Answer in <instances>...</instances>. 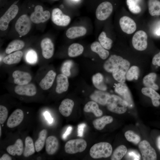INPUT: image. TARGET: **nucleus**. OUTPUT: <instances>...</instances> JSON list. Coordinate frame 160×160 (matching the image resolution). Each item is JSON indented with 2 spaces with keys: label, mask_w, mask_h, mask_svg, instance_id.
Here are the masks:
<instances>
[{
  "label": "nucleus",
  "mask_w": 160,
  "mask_h": 160,
  "mask_svg": "<svg viewBox=\"0 0 160 160\" xmlns=\"http://www.w3.org/2000/svg\"><path fill=\"white\" fill-rule=\"evenodd\" d=\"M14 91L18 95L29 96H34L37 92L35 86L32 83L22 85H17L15 86Z\"/></svg>",
  "instance_id": "nucleus-14"
},
{
  "label": "nucleus",
  "mask_w": 160,
  "mask_h": 160,
  "mask_svg": "<svg viewBox=\"0 0 160 160\" xmlns=\"http://www.w3.org/2000/svg\"><path fill=\"white\" fill-rule=\"evenodd\" d=\"M52 20L58 26H65L70 23L71 18L68 15L64 14L60 9L55 8L52 12Z\"/></svg>",
  "instance_id": "nucleus-11"
},
{
  "label": "nucleus",
  "mask_w": 160,
  "mask_h": 160,
  "mask_svg": "<svg viewBox=\"0 0 160 160\" xmlns=\"http://www.w3.org/2000/svg\"><path fill=\"white\" fill-rule=\"evenodd\" d=\"M1 125H0V136L1 137Z\"/></svg>",
  "instance_id": "nucleus-53"
},
{
  "label": "nucleus",
  "mask_w": 160,
  "mask_h": 160,
  "mask_svg": "<svg viewBox=\"0 0 160 160\" xmlns=\"http://www.w3.org/2000/svg\"><path fill=\"white\" fill-rule=\"evenodd\" d=\"M157 75L155 73H151L145 76L143 79V83L146 87L151 88L155 90L159 88V86L155 83Z\"/></svg>",
  "instance_id": "nucleus-30"
},
{
  "label": "nucleus",
  "mask_w": 160,
  "mask_h": 160,
  "mask_svg": "<svg viewBox=\"0 0 160 160\" xmlns=\"http://www.w3.org/2000/svg\"><path fill=\"white\" fill-rule=\"evenodd\" d=\"M152 63L154 65L160 66V51L154 56L152 59Z\"/></svg>",
  "instance_id": "nucleus-45"
},
{
  "label": "nucleus",
  "mask_w": 160,
  "mask_h": 160,
  "mask_svg": "<svg viewBox=\"0 0 160 160\" xmlns=\"http://www.w3.org/2000/svg\"><path fill=\"white\" fill-rule=\"evenodd\" d=\"M98 40L101 45L105 49H110L111 47L113 41L106 36L104 31H102L98 37Z\"/></svg>",
  "instance_id": "nucleus-38"
},
{
  "label": "nucleus",
  "mask_w": 160,
  "mask_h": 160,
  "mask_svg": "<svg viewBox=\"0 0 160 160\" xmlns=\"http://www.w3.org/2000/svg\"><path fill=\"white\" fill-rule=\"evenodd\" d=\"M92 80L94 85L96 88L102 91L106 90L107 87L104 83L103 76L101 73H98L93 75Z\"/></svg>",
  "instance_id": "nucleus-31"
},
{
  "label": "nucleus",
  "mask_w": 160,
  "mask_h": 160,
  "mask_svg": "<svg viewBox=\"0 0 160 160\" xmlns=\"http://www.w3.org/2000/svg\"><path fill=\"white\" fill-rule=\"evenodd\" d=\"M86 125L85 124H80L78 125L77 128L78 136L82 137L83 135L84 129Z\"/></svg>",
  "instance_id": "nucleus-47"
},
{
  "label": "nucleus",
  "mask_w": 160,
  "mask_h": 160,
  "mask_svg": "<svg viewBox=\"0 0 160 160\" xmlns=\"http://www.w3.org/2000/svg\"><path fill=\"white\" fill-rule=\"evenodd\" d=\"M148 36L146 33L142 30L136 32L133 35L132 43L133 47L137 50L143 51L147 47Z\"/></svg>",
  "instance_id": "nucleus-7"
},
{
  "label": "nucleus",
  "mask_w": 160,
  "mask_h": 160,
  "mask_svg": "<svg viewBox=\"0 0 160 160\" xmlns=\"http://www.w3.org/2000/svg\"><path fill=\"white\" fill-rule=\"evenodd\" d=\"M72 129V127L71 126L68 127L65 133L63 135V138L65 140L71 133Z\"/></svg>",
  "instance_id": "nucleus-49"
},
{
  "label": "nucleus",
  "mask_w": 160,
  "mask_h": 160,
  "mask_svg": "<svg viewBox=\"0 0 160 160\" xmlns=\"http://www.w3.org/2000/svg\"><path fill=\"white\" fill-rule=\"evenodd\" d=\"M74 102L71 99L67 98L63 100L59 107V111L63 116L68 117L71 114L73 107Z\"/></svg>",
  "instance_id": "nucleus-20"
},
{
  "label": "nucleus",
  "mask_w": 160,
  "mask_h": 160,
  "mask_svg": "<svg viewBox=\"0 0 160 160\" xmlns=\"http://www.w3.org/2000/svg\"><path fill=\"white\" fill-rule=\"evenodd\" d=\"M8 115L7 108L2 105H0V123L3 124L6 121Z\"/></svg>",
  "instance_id": "nucleus-44"
},
{
  "label": "nucleus",
  "mask_w": 160,
  "mask_h": 160,
  "mask_svg": "<svg viewBox=\"0 0 160 160\" xmlns=\"http://www.w3.org/2000/svg\"><path fill=\"white\" fill-rule=\"evenodd\" d=\"M56 75V73L53 71H49L40 81L39 85L44 90L49 89L52 86Z\"/></svg>",
  "instance_id": "nucleus-22"
},
{
  "label": "nucleus",
  "mask_w": 160,
  "mask_h": 160,
  "mask_svg": "<svg viewBox=\"0 0 160 160\" xmlns=\"http://www.w3.org/2000/svg\"><path fill=\"white\" fill-rule=\"evenodd\" d=\"M112 152L111 145L106 142H101L94 145L89 151L90 156L95 159L109 157Z\"/></svg>",
  "instance_id": "nucleus-2"
},
{
  "label": "nucleus",
  "mask_w": 160,
  "mask_h": 160,
  "mask_svg": "<svg viewBox=\"0 0 160 160\" xmlns=\"http://www.w3.org/2000/svg\"><path fill=\"white\" fill-rule=\"evenodd\" d=\"M6 150L8 153L12 156H20L24 150L22 140L20 139H17L14 145L8 146Z\"/></svg>",
  "instance_id": "nucleus-25"
},
{
  "label": "nucleus",
  "mask_w": 160,
  "mask_h": 160,
  "mask_svg": "<svg viewBox=\"0 0 160 160\" xmlns=\"http://www.w3.org/2000/svg\"><path fill=\"white\" fill-rule=\"evenodd\" d=\"M84 48L81 44L74 43L71 45L68 49V55L71 57H74L81 55L83 52Z\"/></svg>",
  "instance_id": "nucleus-36"
},
{
  "label": "nucleus",
  "mask_w": 160,
  "mask_h": 160,
  "mask_svg": "<svg viewBox=\"0 0 160 160\" xmlns=\"http://www.w3.org/2000/svg\"><path fill=\"white\" fill-rule=\"evenodd\" d=\"M125 136L128 141L135 144H138L140 140V137L138 135L131 130L126 132L125 133Z\"/></svg>",
  "instance_id": "nucleus-42"
},
{
  "label": "nucleus",
  "mask_w": 160,
  "mask_h": 160,
  "mask_svg": "<svg viewBox=\"0 0 160 160\" xmlns=\"http://www.w3.org/2000/svg\"><path fill=\"white\" fill-rule=\"evenodd\" d=\"M115 92L122 97L124 100L128 104V106L133 107V103L129 90L124 83L119 82L116 86Z\"/></svg>",
  "instance_id": "nucleus-12"
},
{
  "label": "nucleus",
  "mask_w": 160,
  "mask_h": 160,
  "mask_svg": "<svg viewBox=\"0 0 160 160\" xmlns=\"http://www.w3.org/2000/svg\"><path fill=\"white\" fill-rule=\"evenodd\" d=\"M141 92L143 95L151 98L154 106L159 105L160 102L159 100L160 99V95L155 90L151 88L144 87L142 89Z\"/></svg>",
  "instance_id": "nucleus-24"
},
{
  "label": "nucleus",
  "mask_w": 160,
  "mask_h": 160,
  "mask_svg": "<svg viewBox=\"0 0 160 160\" xmlns=\"http://www.w3.org/2000/svg\"><path fill=\"white\" fill-rule=\"evenodd\" d=\"M44 115L46 119L47 120L49 123L51 124L52 123L53 121V119L48 112L47 111L45 112L44 113Z\"/></svg>",
  "instance_id": "nucleus-48"
},
{
  "label": "nucleus",
  "mask_w": 160,
  "mask_h": 160,
  "mask_svg": "<svg viewBox=\"0 0 160 160\" xmlns=\"http://www.w3.org/2000/svg\"><path fill=\"white\" fill-rule=\"evenodd\" d=\"M113 121L112 117L105 116L95 119L92 124L95 129L100 130L103 129L106 124L111 123Z\"/></svg>",
  "instance_id": "nucleus-28"
},
{
  "label": "nucleus",
  "mask_w": 160,
  "mask_h": 160,
  "mask_svg": "<svg viewBox=\"0 0 160 160\" xmlns=\"http://www.w3.org/2000/svg\"><path fill=\"white\" fill-rule=\"evenodd\" d=\"M127 149L124 145H121L117 147L114 151L111 156V160H120L125 155Z\"/></svg>",
  "instance_id": "nucleus-37"
},
{
  "label": "nucleus",
  "mask_w": 160,
  "mask_h": 160,
  "mask_svg": "<svg viewBox=\"0 0 160 160\" xmlns=\"http://www.w3.org/2000/svg\"><path fill=\"white\" fill-rule=\"evenodd\" d=\"M24 117L23 111L20 109H17L11 113L7 122V126L12 128L19 125L23 120Z\"/></svg>",
  "instance_id": "nucleus-15"
},
{
  "label": "nucleus",
  "mask_w": 160,
  "mask_h": 160,
  "mask_svg": "<svg viewBox=\"0 0 160 160\" xmlns=\"http://www.w3.org/2000/svg\"><path fill=\"white\" fill-rule=\"evenodd\" d=\"M73 62L70 60H68L65 61L63 64L61 69V71L62 74L69 76L71 74L70 70L72 65Z\"/></svg>",
  "instance_id": "nucleus-43"
},
{
  "label": "nucleus",
  "mask_w": 160,
  "mask_h": 160,
  "mask_svg": "<svg viewBox=\"0 0 160 160\" xmlns=\"http://www.w3.org/2000/svg\"><path fill=\"white\" fill-rule=\"evenodd\" d=\"M84 111L86 112H92L96 117L101 116L103 114L102 110H100L96 102L94 101H90L85 105Z\"/></svg>",
  "instance_id": "nucleus-29"
},
{
  "label": "nucleus",
  "mask_w": 160,
  "mask_h": 160,
  "mask_svg": "<svg viewBox=\"0 0 160 160\" xmlns=\"http://www.w3.org/2000/svg\"><path fill=\"white\" fill-rule=\"evenodd\" d=\"M130 66L128 60L119 56L113 55L105 62L103 67L105 71L112 73L113 76L116 81L124 83L126 74Z\"/></svg>",
  "instance_id": "nucleus-1"
},
{
  "label": "nucleus",
  "mask_w": 160,
  "mask_h": 160,
  "mask_svg": "<svg viewBox=\"0 0 160 160\" xmlns=\"http://www.w3.org/2000/svg\"><path fill=\"white\" fill-rule=\"evenodd\" d=\"M156 33L158 35H160V28L156 31Z\"/></svg>",
  "instance_id": "nucleus-52"
},
{
  "label": "nucleus",
  "mask_w": 160,
  "mask_h": 160,
  "mask_svg": "<svg viewBox=\"0 0 160 160\" xmlns=\"http://www.w3.org/2000/svg\"><path fill=\"white\" fill-rule=\"evenodd\" d=\"M18 7L16 4H12L0 19V29L1 31L6 30L8 27L9 22L17 14Z\"/></svg>",
  "instance_id": "nucleus-6"
},
{
  "label": "nucleus",
  "mask_w": 160,
  "mask_h": 160,
  "mask_svg": "<svg viewBox=\"0 0 160 160\" xmlns=\"http://www.w3.org/2000/svg\"><path fill=\"white\" fill-rule=\"evenodd\" d=\"M74 1H79V0H73Z\"/></svg>",
  "instance_id": "nucleus-55"
},
{
  "label": "nucleus",
  "mask_w": 160,
  "mask_h": 160,
  "mask_svg": "<svg viewBox=\"0 0 160 160\" xmlns=\"http://www.w3.org/2000/svg\"><path fill=\"white\" fill-rule=\"evenodd\" d=\"M119 23L122 30L127 34H132L136 29L135 22L128 16H124L121 17L119 20Z\"/></svg>",
  "instance_id": "nucleus-13"
},
{
  "label": "nucleus",
  "mask_w": 160,
  "mask_h": 160,
  "mask_svg": "<svg viewBox=\"0 0 160 160\" xmlns=\"http://www.w3.org/2000/svg\"><path fill=\"white\" fill-rule=\"evenodd\" d=\"M141 0H127V4L129 9L132 13L138 14L141 11L140 7L138 4Z\"/></svg>",
  "instance_id": "nucleus-40"
},
{
  "label": "nucleus",
  "mask_w": 160,
  "mask_h": 160,
  "mask_svg": "<svg viewBox=\"0 0 160 160\" xmlns=\"http://www.w3.org/2000/svg\"><path fill=\"white\" fill-rule=\"evenodd\" d=\"M25 142L23 155L24 157H27L34 153L35 149L33 139L30 136L25 138Z\"/></svg>",
  "instance_id": "nucleus-32"
},
{
  "label": "nucleus",
  "mask_w": 160,
  "mask_h": 160,
  "mask_svg": "<svg viewBox=\"0 0 160 160\" xmlns=\"http://www.w3.org/2000/svg\"><path fill=\"white\" fill-rule=\"evenodd\" d=\"M87 146L86 141L82 139L79 138L70 140L65 145V152L70 154H73L83 151Z\"/></svg>",
  "instance_id": "nucleus-4"
},
{
  "label": "nucleus",
  "mask_w": 160,
  "mask_h": 160,
  "mask_svg": "<svg viewBox=\"0 0 160 160\" xmlns=\"http://www.w3.org/2000/svg\"><path fill=\"white\" fill-rule=\"evenodd\" d=\"M23 53L20 50L17 51L13 53L9 54L5 57L3 61L7 65H12L19 63L21 60Z\"/></svg>",
  "instance_id": "nucleus-26"
},
{
  "label": "nucleus",
  "mask_w": 160,
  "mask_h": 160,
  "mask_svg": "<svg viewBox=\"0 0 160 160\" xmlns=\"http://www.w3.org/2000/svg\"><path fill=\"white\" fill-rule=\"evenodd\" d=\"M139 148L144 160H155L157 159V155L155 150L146 140L141 141L139 145Z\"/></svg>",
  "instance_id": "nucleus-9"
},
{
  "label": "nucleus",
  "mask_w": 160,
  "mask_h": 160,
  "mask_svg": "<svg viewBox=\"0 0 160 160\" xmlns=\"http://www.w3.org/2000/svg\"><path fill=\"white\" fill-rule=\"evenodd\" d=\"M56 80V92L58 94H61L66 91L69 85L67 76L62 73L60 74L57 76Z\"/></svg>",
  "instance_id": "nucleus-21"
},
{
  "label": "nucleus",
  "mask_w": 160,
  "mask_h": 160,
  "mask_svg": "<svg viewBox=\"0 0 160 160\" xmlns=\"http://www.w3.org/2000/svg\"><path fill=\"white\" fill-rule=\"evenodd\" d=\"M106 105L108 110L118 114L125 112L128 106V104L126 101L114 95H111Z\"/></svg>",
  "instance_id": "nucleus-3"
},
{
  "label": "nucleus",
  "mask_w": 160,
  "mask_h": 160,
  "mask_svg": "<svg viewBox=\"0 0 160 160\" xmlns=\"http://www.w3.org/2000/svg\"><path fill=\"white\" fill-rule=\"evenodd\" d=\"M15 29L19 34L21 36L27 34L31 27V20L26 15L20 16L15 24Z\"/></svg>",
  "instance_id": "nucleus-5"
},
{
  "label": "nucleus",
  "mask_w": 160,
  "mask_h": 160,
  "mask_svg": "<svg viewBox=\"0 0 160 160\" xmlns=\"http://www.w3.org/2000/svg\"><path fill=\"white\" fill-rule=\"evenodd\" d=\"M157 144L158 147L160 150V136H159L157 139Z\"/></svg>",
  "instance_id": "nucleus-51"
},
{
  "label": "nucleus",
  "mask_w": 160,
  "mask_h": 160,
  "mask_svg": "<svg viewBox=\"0 0 160 160\" xmlns=\"http://www.w3.org/2000/svg\"><path fill=\"white\" fill-rule=\"evenodd\" d=\"M50 16V14L49 11H43L42 6L38 5L35 7L34 11L31 13L30 18L33 23L38 24L46 22L49 19Z\"/></svg>",
  "instance_id": "nucleus-8"
},
{
  "label": "nucleus",
  "mask_w": 160,
  "mask_h": 160,
  "mask_svg": "<svg viewBox=\"0 0 160 160\" xmlns=\"http://www.w3.org/2000/svg\"><path fill=\"white\" fill-rule=\"evenodd\" d=\"M45 150L49 155L54 154L57 151L59 148V142L57 138L54 136H50L46 139Z\"/></svg>",
  "instance_id": "nucleus-19"
},
{
  "label": "nucleus",
  "mask_w": 160,
  "mask_h": 160,
  "mask_svg": "<svg viewBox=\"0 0 160 160\" xmlns=\"http://www.w3.org/2000/svg\"><path fill=\"white\" fill-rule=\"evenodd\" d=\"M90 47L91 50L97 54L102 59H105L109 55V51L105 49L100 43L97 41L93 42L91 45Z\"/></svg>",
  "instance_id": "nucleus-27"
},
{
  "label": "nucleus",
  "mask_w": 160,
  "mask_h": 160,
  "mask_svg": "<svg viewBox=\"0 0 160 160\" xmlns=\"http://www.w3.org/2000/svg\"><path fill=\"white\" fill-rule=\"evenodd\" d=\"M47 131L44 129L39 133V137L35 143V148L36 151L39 152L43 148L47 136Z\"/></svg>",
  "instance_id": "nucleus-34"
},
{
  "label": "nucleus",
  "mask_w": 160,
  "mask_h": 160,
  "mask_svg": "<svg viewBox=\"0 0 160 160\" xmlns=\"http://www.w3.org/2000/svg\"><path fill=\"white\" fill-rule=\"evenodd\" d=\"M41 47L43 57L45 58L48 59L53 55L54 48V44L49 38H46L41 41Z\"/></svg>",
  "instance_id": "nucleus-17"
},
{
  "label": "nucleus",
  "mask_w": 160,
  "mask_h": 160,
  "mask_svg": "<svg viewBox=\"0 0 160 160\" xmlns=\"http://www.w3.org/2000/svg\"><path fill=\"white\" fill-rule=\"evenodd\" d=\"M139 74V69L136 66L131 67L128 70L126 75L127 79L129 81L132 80L134 79L137 80Z\"/></svg>",
  "instance_id": "nucleus-39"
},
{
  "label": "nucleus",
  "mask_w": 160,
  "mask_h": 160,
  "mask_svg": "<svg viewBox=\"0 0 160 160\" xmlns=\"http://www.w3.org/2000/svg\"><path fill=\"white\" fill-rule=\"evenodd\" d=\"M18 1H15L14 3L13 4H17Z\"/></svg>",
  "instance_id": "nucleus-54"
},
{
  "label": "nucleus",
  "mask_w": 160,
  "mask_h": 160,
  "mask_svg": "<svg viewBox=\"0 0 160 160\" xmlns=\"http://www.w3.org/2000/svg\"><path fill=\"white\" fill-rule=\"evenodd\" d=\"M111 95L108 93L102 90H95L90 96V97L93 101L105 105Z\"/></svg>",
  "instance_id": "nucleus-18"
},
{
  "label": "nucleus",
  "mask_w": 160,
  "mask_h": 160,
  "mask_svg": "<svg viewBox=\"0 0 160 160\" xmlns=\"http://www.w3.org/2000/svg\"><path fill=\"white\" fill-rule=\"evenodd\" d=\"M0 160H11V157L7 154H4L0 158Z\"/></svg>",
  "instance_id": "nucleus-50"
},
{
  "label": "nucleus",
  "mask_w": 160,
  "mask_h": 160,
  "mask_svg": "<svg viewBox=\"0 0 160 160\" xmlns=\"http://www.w3.org/2000/svg\"><path fill=\"white\" fill-rule=\"evenodd\" d=\"M26 61L30 64H34L36 63L38 60V56L36 52L33 49L28 50L25 56Z\"/></svg>",
  "instance_id": "nucleus-41"
},
{
  "label": "nucleus",
  "mask_w": 160,
  "mask_h": 160,
  "mask_svg": "<svg viewBox=\"0 0 160 160\" xmlns=\"http://www.w3.org/2000/svg\"><path fill=\"white\" fill-rule=\"evenodd\" d=\"M148 6L149 12L151 16L160 15V1L148 0Z\"/></svg>",
  "instance_id": "nucleus-35"
},
{
  "label": "nucleus",
  "mask_w": 160,
  "mask_h": 160,
  "mask_svg": "<svg viewBox=\"0 0 160 160\" xmlns=\"http://www.w3.org/2000/svg\"><path fill=\"white\" fill-rule=\"evenodd\" d=\"M24 46L25 43L23 41L18 39L14 40L9 44L5 49V52L7 54H9L13 52L22 49Z\"/></svg>",
  "instance_id": "nucleus-33"
},
{
  "label": "nucleus",
  "mask_w": 160,
  "mask_h": 160,
  "mask_svg": "<svg viewBox=\"0 0 160 160\" xmlns=\"http://www.w3.org/2000/svg\"><path fill=\"white\" fill-rule=\"evenodd\" d=\"M87 30L82 26H75L69 28L66 31V35L70 39H73L84 35Z\"/></svg>",
  "instance_id": "nucleus-23"
},
{
  "label": "nucleus",
  "mask_w": 160,
  "mask_h": 160,
  "mask_svg": "<svg viewBox=\"0 0 160 160\" xmlns=\"http://www.w3.org/2000/svg\"><path fill=\"white\" fill-rule=\"evenodd\" d=\"M113 10V6L110 2L108 1L102 2L98 6L96 9V17L99 20H105L110 15Z\"/></svg>",
  "instance_id": "nucleus-10"
},
{
  "label": "nucleus",
  "mask_w": 160,
  "mask_h": 160,
  "mask_svg": "<svg viewBox=\"0 0 160 160\" xmlns=\"http://www.w3.org/2000/svg\"><path fill=\"white\" fill-rule=\"evenodd\" d=\"M12 76L14 83L19 85L28 84L32 79V76L29 73L19 70L15 71L12 74Z\"/></svg>",
  "instance_id": "nucleus-16"
},
{
  "label": "nucleus",
  "mask_w": 160,
  "mask_h": 160,
  "mask_svg": "<svg viewBox=\"0 0 160 160\" xmlns=\"http://www.w3.org/2000/svg\"><path fill=\"white\" fill-rule=\"evenodd\" d=\"M128 156L129 158L134 160L140 159V156L136 152L132 151H129Z\"/></svg>",
  "instance_id": "nucleus-46"
}]
</instances>
